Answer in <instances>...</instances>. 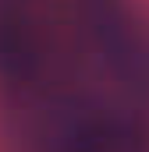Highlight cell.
Listing matches in <instances>:
<instances>
[{
    "mask_svg": "<svg viewBox=\"0 0 149 152\" xmlns=\"http://www.w3.org/2000/svg\"><path fill=\"white\" fill-rule=\"evenodd\" d=\"M0 127L14 152H149V42L128 0H0Z\"/></svg>",
    "mask_w": 149,
    "mask_h": 152,
    "instance_id": "cell-1",
    "label": "cell"
}]
</instances>
